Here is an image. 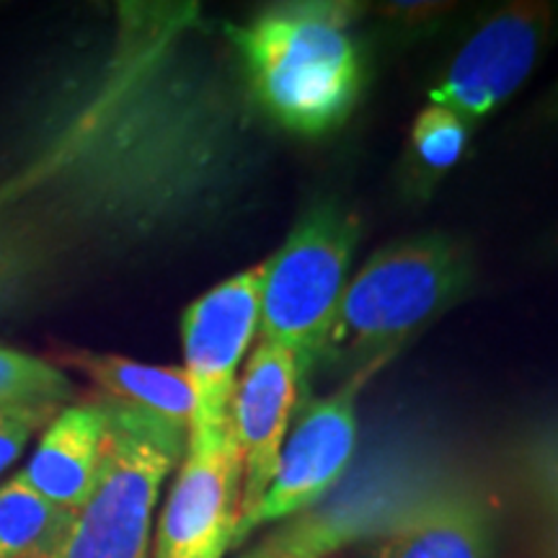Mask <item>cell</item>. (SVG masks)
Returning <instances> with one entry per match:
<instances>
[{"label": "cell", "mask_w": 558, "mask_h": 558, "mask_svg": "<svg viewBox=\"0 0 558 558\" xmlns=\"http://www.w3.org/2000/svg\"><path fill=\"white\" fill-rule=\"evenodd\" d=\"M473 124L450 109L427 104L414 117L401 163L403 192L414 199H427L439 181L456 169L469 150Z\"/></svg>", "instance_id": "obj_16"}, {"label": "cell", "mask_w": 558, "mask_h": 558, "mask_svg": "<svg viewBox=\"0 0 558 558\" xmlns=\"http://www.w3.org/2000/svg\"><path fill=\"white\" fill-rule=\"evenodd\" d=\"M75 399V386L50 360L0 344V407L13 403H60Z\"/></svg>", "instance_id": "obj_17"}, {"label": "cell", "mask_w": 558, "mask_h": 558, "mask_svg": "<svg viewBox=\"0 0 558 558\" xmlns=\"http://www.w3.org/2000/svg\"><path fill=\"white\" fill-rule=\"evenodd\" d=\"M58 367L81 373L94 393L111 407L137 411L190 435L194 414V390L184 367L150 365L122 354L90 352L60 347L54 352Z\"/></svg>", "instance_id": "obj_14"}, {"label": "cell", "mask_w": 558, "mask_h": 558, "mask_svg": "<svg viewBox=\"0 0 558 558\" xmlns=\"http://www.w3.org/2000/svg\"><path fill=\"white\" fill-rule=\"evenodd\" d=\"M305 369L288 347L259 339L243 362L230 403V427L243 460L241 518L267 492L279 450L288 439Z\"/></svg>", "instance_id": "obj_11"}, {"label": "cell", "mask_w": 558, "mask_h": 558, "mask_svg": "<svg viewBox=\"0 0 558 558\" xmlns=\"http://www.w3.org/2000/svg\"><path fill=\"white\" fill-rule=\"evenodd\" d=\"M525 128L530 132H538V135H558V78L527 109Z\"/></svg>", "instance_id": "obj_20"}, {"label": "cell", "mask_w": 558, "mask_h": 558, "mask_svg": "<svg viewBox=\"0 0 558 558\" xmlns=\"http://www.w3.org/2000/svg\"><path fill=\"white\" fill-rule=\"evenodd\" d=\"M243 460L233 427L186 435L150 558H226L241 520Z\"/></svg>", "instance_id": "obj_10"}, {"label": "cell", "mask_w": 558, "mask_h": 558, "mask_svg": "<svg viewBox=\"0 0 558 558\" xmlns=\"http://www.w3.org/2000/svg\"><path fill=\"white\" fill-rule=\"evenodd\" d=\"M109 435V411L99 396L68 403L41 432L37 450L19 471L39 497L78 514L99 478Z\"/></svg>", "instance_id": "obj_13"}, {"label": "cell", "mask_w": 558, "mask_h": 558, "mask_svg": "<svg viewBox=\"0 0 558 558\" xmlns=\"http://www.w3.org/2000/svg\"><path fill=\"white\" fill-rule=\"evenodd\" d=\"M471 282V254L450 235L388 243L349 277L318 360L352 373L393 360L403 341L460 303Z\"/></svg>", "instance_id": "obj_3"}, {"label": "cell", "mask_w": 558, "mask_h": 558, "mask_svg": "<svg viewBox=\"0 0 558 558\" xmlns=\"http://www.w3.org/2000/svg\"><path fill=\"white\" fill-rule=\"evenodd\" d=\"M357 241V215L337 199H324L259 264V339L295 352L305 373L318 362L331 331Z\"/></svg>", "instance_id": "obj_5"}, {"label": "cell", "mask_w": 558, "mask_h": 558, "mask_svg": "<svg viewBox=\"0 0 558 558\" xmlns=\"http://www.w3.org/2000/svg\"><path fill=\"white\" fill-rule=\"evenodd\" d=\"M354 19V3L298 0L226 26L251 101L271 124L324 137L352 117L365 88Z\"/></svg>", "instance_id": "obj_2"}, {"label": "cell", "mask_w": 558, "mask_h": 558, "mask_svg": "<svg viewBox=\"0 0 558 558\" xmlns=\"http://www.w3.org/2000/svg\"><path fill=\"white\" fill-rule=\"evenodd\" d=\"M367 548L369 558H494V507L471 481L437 473Z\"/></svg>", "instance_id": "obj_12"}, {"label": "cell", "mask_w": 558, "mask_h": 558, "mask_svg": "<svg viewBox=\"0 0 558 558\" xmlns=\"http://www.w3.org/2000/svg\"><path fill=\"white\" fill-rule=\"evenodd\" d=\"M65 407L60 403H13L0 407V476L16 465L29 442L52 424Z\"/></svg>", "instance_id": "obj_18"}, {"label": "cell", "mask_w": 558, "mask_h": 558, "mask_svg": "<svg viewBox=\"0 0 558 558\" xmlns=\"http://www.w3.org/2000/svg\"><path fill=\"white\" fill-rule=\"evenodd\" d=\"M262 267L222 279L181 318L184 369L194 390L190 435L230 427V403L248 349L259 337Z\"/></svg>", "instance_id": "obj_9"}, {"label": "cell", "mask_w": 558, "mask_h": 558, "mask_svg": "<svg viewBox=\"0 0 558 558\" xmlns=\"http://www.w3.org/2000/svg\"><path fill=\"white\" fill-rule=\"evenodd\" d=\"M75 512L39 497L21 476L0 484V558H60Z\"/></svg>", "instance_id": "obj_15"}, {"label": "cell", "mask_w": 558, "mask_h": 558, "mask_svg": "<svg viewBox=\"0 0 558 558\" xmlns=\"http://www.w3.org/2000/svg\"><path fill=\"white\" fill-rule=\"evenodd\" d=\"M558 39V3L514 0L488 11L442 68L429 104L476 124L525 86Z\"/></svg>", "instance_id": "obj_8"}, {"label": "cell", "mask_w": 558, "mask_h": 558, "mask_svg": "<svg viewBox=\"0 0 558 558\" xmlns=\"http://www.w3.org/2000/svg\"><path fill=\"white\" fill-rule=\"evenodd\" d=\"M107 411L99 478L75 514L60 558H150L160 488L184 458L186 432L111 403Z\"/></svg>", "instance_id": "obj_4"}, {"label": "cell", "mask_w": 558, "mask_h": 558, "mask_svg": "<svg viewBox=\"0 0 558 558\" xmlns=\"http://www.w3.org/2000/svg\"><path fill=\"white\" fill-rule=\"evenodd\" d=\"M530 484L538 507L546 514V525L558 558V442H538L527 458Z\"/></svg>", "instance_id": "obj_19"}, {"label": "cell", "mask_w": 558, "mask_h": 558, "mask_svg": "<svg viewBox=\"0 0 558 558\" xmlns=\"http://www.w3.org/2000/svg\"><path fill=\"white\" fill-rule=\"evenodd\" d=\"M541 256L546 262H558V222L548 230L546 239L541 241Z\"/></svg>", "instance_id": "obj_21"}, {"label": "cell", "mask_w": 558, "mask_h": 558, "mask_svg": "<svg viewBox=\"0 0 558 558\" xmlns=\"http://www.w3.org/2000/svg\"><path fill=\"white\" fill-rule=\"evenodd\" d=\"M435 476L414 448L375 450L329 497L275 522L235 558H333L352 546H367Z\"/></svg>", "instance_id": "obj_6"}, {"label": "cell", "mask_w": 558, "mask_h": 558, "mask_svg": "<svg viewBox=\"0 0 558 558\" xmlns=\"http://www.w3.org/2000/svg\"><path fill=\"white\" fill-rule=\"evenodd\" d=\"M386 362L390 360H375L354 369L344 386L305 407L279 450L267 492L246 518L239 520L230 550H241L259 530L318 505L349 476L357 456L360 393Z\"/></svg>", "instance_id": "obj_7"}, {"label": "cell", "mask_w": 558, "mask_h": 558, "mask_svg": "<svg viewBox=\"0 0 558 558\" xmlns=\"http://www.w3.org/2000/svg\"><path fill=\"white\" fill-rule=\"evenodd\" d=\"M197 9L132 3L34 153L0 173V316L86 259L207 218L233 190L239 124L192 60Z\"/></svg>", "instance_id": "obj_1"}]
</instances>
